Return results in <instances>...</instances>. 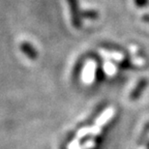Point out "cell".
Returning a JSON list of instances; mask_svg holds the SVG:
<instances>
[{"instance_id":"obj_1","label":"cell","mask_w":149,"mask_h":149,"mask_svg":"<svg viewBox=\"0 0 149 149\" xmlns=\"http://www.w3.org/2000/svg\"><path fill=\"white\" fill-rule=\"evenodd\" d=\"M71 11V17H72V24L74 28L81 27V14L79 13V1L77 0H67Z\"/></svg>"},{"instance_id":"obj_2","label":"cell","mask_w":149,"mask_h":149,"mask_svg":"<svg viewBox=\"0 0 149 149\" xmlns=\"http://www.w3.org/2000/svg\"><path fill=\"white\" fill-rule=\"evenodd\" d=\"M148 83H149V81H148V79H146V77H142V79H139L138 81V83H136V87L133 89L132 92H131L130 99L132 101L138 100L139 98L141 96V94L143 93L145 88L147 87Z\"/></svg>"},{"instance_id":"obj_3","label":"cell","mask_w":149,"mask_h":149,"mask_svg":"<svg viewBox=\"0 0 149 149\" xmlns=\"http://www.w3.org/2000/svg\"><path fill=\"white\" fill-rule=\"evenodd\" d=\"M20 50L30 59H36L38 57V52L37 50L34 49L33 46H31L29 43H22L20 45Z\"/></svg>"},{"instance_id":"obj_4","label":"cell","mask_w":149,"mask_h":149,"mask_svg":"<svg viewBox=\"0 0 149 149\" xmlns=\"http://www.w3.org/2000/svg\"><path fill=\"white\" fill-rule=\"evenodd\" d=\"M81 17H86V19H98V17H99V14L95 10H86V11H83L81 13Z\"/></svg>"},{"instance_id":"obj_5","label":"cell","mask_w":149,"mask_h":149,"mask_svg":"<svg viewBox=\"0 0 149 149\" xmlns=\"http://www.w3.org/2000/svg\"><path fill=\"white\" fill-rule=\"evenodd\" d=\"M134 2L138 8H143L149 4V0H134Z\"/></svg>"},{"instance_id":"obj_6","label":"cell","mask_w":149,"mask_h":149,"mask_svg":"<svg viewBox=\"0 0 149 149\" xmlns=\"http://www.w3.org/2000/svg\"><path fill=\"white\" fill-rule=\"evenodd\" d=\"M148 133H149V123L146 124V126H145L144 130H143V133L141 134V141H144L145 136H147Z\"/></svg>"},{"instance_id":"obj_7","label":"cell","mask_w":149,"mask_h":149,"mask_svg":"<svg viewBox=\"0 0 149 149\" xmlns=\"http://www.w3.org/2000/svg\"><path fill=\"white\" fill-rule=\"evenodd\" d=\"M141 19L143 20L144 22H146V23H149V14H145L142 16L141 17Z\"/></svg>"},{"instance_id":"obj_8","label":"cell","mask_w":149,"mask_h":149,"mask_svg":"<svg viewBox=\"0 0 149 149\" xmlns=\"http://www.w3.org/2000/svg\"><path fill=\"white\" fill-rule=\"evenodd\" d=\"M148 149H149V143H148Z\"/></svg>"}]
</instances>
